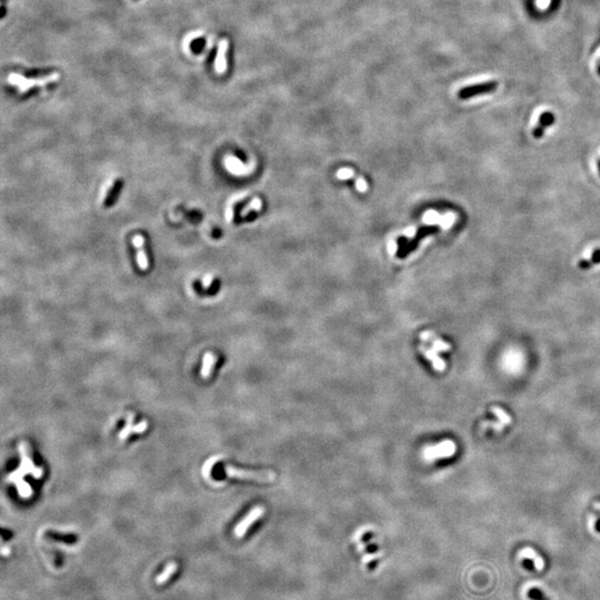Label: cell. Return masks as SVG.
Returning a JSON list of instances; mask_svg holds the SVG:
<instances>
[{
	"label": "cell",
	"instance_id": "cell-1",
	"mask_svg": "<svg viewBox=\"0 0 600 600\" xmlns=\"http://www.w3.org/2000/svg\"><path fill=\"white\" fill-rule=\"evenodd\" d=\"M225 473L227 477L229 478H237V479H246V480H255V482L260 483H274L277 475L273 470H246L237 468L235 466L226 465Z\"/></svg>",
	"mask_w": 600,
	"mask_h": 600
},
{
	"label": "cell",
	"instance_id": "cell-2",
	"mask_svg": "<svg viewBox=\"0 0 600 600\" xmlns=\"http://www.w3.org/2000/svg\"><path fill=\"white\" fill-rule=\"evenodd\" d=\"M457 451V445L455 441L446 439L440 441L439 444L430 445L423 448V458L427 461H433L442 458H450L455 456Z\"/></svg>",
	"mask_w": 600,
	"mask_h": 600
},
{
	"label": "cell",
	"instance_id": "cell-3",
	"mask_svg": "<svg viewBox=\"0 0 600 600\" xmlns=\"http://www.w3.org/2000/svg\"><path fill=\"white\" fill-rule=\"evenodd\" d=\"M264 513H265V508L263 506H255L254 508H252L251 510L244 517V519L237 523L235 529H233V533H235L236 538L240 539V538L244 537L246 535V532L248 531L249 528L254 525V522L259 520V519L264 516Z\"/></svg>",
	"mask_w": 600,
	"mask_h": 600
},
{
	"label": "cell",
	"instance_id": "cell-4",
	"mask_svg": "<svg viewBox=\"0 0 600 600\" xmlns=\"http://www.w3.org/2000/svg\"><path fill=\"white\" fill-rule=\"evenodd\" d=\"M497 87H498L497 82H489V83H484V84L467 86V87L459 90L458 97L460 99H469L475 96H478V95L494 93L495 90L497 89Z\"/></svg>",
	"mask_w": 600,
	"mask_h": 600
},
{
	"label": "cell",
	"instance_id": "cell-5",
	"mask_svg": "<svg viewBox=\"0 0 600 600\" xmlns=\"http://www.w3.org/2000/svg\"><path fill=\"white\" fill-rule=\"evenodd\" d=\"M438 230H439V228H438L437 226L425 227V228H422V229H420V230L418 231V236L415 238V239H413L412 242H408V241H404L403 239H401L402 241H401V247H400V248H399V257H401V258H402V257L408 255L409 252H410L417 246V241H419V240L421 239V238L426 237L428 235H431V233L438 232Z\"/></svg>",
	"mask_w": 600,
	"mask_h": 600
},
{
	"label": "cell",
	"instance_id": "cell-6",
	"mask_svg": "<svg viewBox=\"0 0 600 600\" xmlns=\"http://www.w3.org/2000/svg\"><path fill=\"white\" fill-rule=\"evenodd\" d=\"M133 419H135V415H133V413H128L127 423L125 427L122 428V430L119 432V439L120 440H126L131 433H142L147 430L148 422L144 420L138 423V425H133Z\"/></svg>",
	"mask_w": 600,
	"mask_h": 600
},
{
	"label": "cell",
	"instance_id": "cell-7",
	"mask_svg": "<svg viewBox=\"0 0 600 600\" xmlns=\"http://www.w3.org/2000/svg\"><path fill=\"white\" fill-rule=\"evenodd\" d=\"M132 245L137 248V263L141 270H147L149 267L148 256L146 254V241L144 236L136 235L132 238Z\"/></svg>",
	"mask_w": 600,
	"mask_h": 600
},
{
	"label": "cell",
	"instance_id": "cell-8",
	"mask_svg": "<svg viewBox=\"0 0 600 600\" xmlns=\"http://www.w3.org/2000/svg\"><path fill=\"white\" fill-rule=\"evenodd\" d=\"M419 350H420L421 354L425 356V358L428 359L432 365V368L435 369L438 373H442V371H445L447 368V364L444 359H441L439 355H438V351L435 349H430L426 347L425 345H421L419 347Z\"/></svg>",
	"mask_w": 600,
	"mask_h": 600
},
{
	"label": "cell",
	"instance_id": "cell-9",
	"mask_svg": "<svg viewBox=\"0 0 600 600\" xmlns=\"http://www.w3.org/2000/svg\"><path fill=\"white\" fill-rule=\"evenodd\" d=\"M420 338L423 341H429L432 346V348L437 350L438 352H446L451 349L450 344H448V342H446L444 340H441L439 337L436 336L435 333L431 331L421 332Z\"/></svg>",
	"mask_w": 600,
	"mask_h": 600
},
{
	"label": "cell",
	"instance_id": "cell-10",
	"mask_svg": "<svg viewBox=\"0 0 600 600\" xmlns=\"http://www.w3.org/2000/svg\"><path fill=\"white\" fill-rule=\"evenodd\" d=\"M217 363V356L211 351H208L202 357V365L201 370H200V376L202 379H208L211 376L212 369Z\"/></svg>",
	"mask_w": 600,
	"mask_h": 600
},
{
	"label": "cell",
	"instance_id": "cell-11",
	"mask_svg": "<svg viewBox=\"0 0 600 600\" xmlns=\"http://www.w3.org/2000/svg\"><path fill=\"white\" fill-rule=\"evenodd\" d=\"M177 569H178L177 564L174 563V561H171V563H168V564L166 565L165 569L163 570V573L157 576L156 579H155V583L157 585L160 586V585L166 584L167 582H169L170 578L173 577V575L176 573V571H177Z\"/></svg>",
	"mask_w": 600,
	"mask_h": 600
},
{
	"label": "cell",
	"instance_id": "cell-12",
	"mask_svg": "<svg viewBox=\"0 0 600 600\" xmlns=\"http://www.w3.org/2000/svg\"><path fill=\"white\" fill-rule=\"evenodd\" d=\"M519 556H520L521 558L530 559L532 561V563H533V565H535L537 570H542V569H544V567H545L544 559H542L541 557L539 555H538L537 552L535 550H533V549H531V548L522 549L520 551V554H519Z\"/></svg>",
	"mask_w": 600,
	"mask_h": 600
},
{
	"label": "cell",
	"instance_id": "cell-13",
	"mask_svg": "<svg viewBox=\"0 0 600 600\" xmlns=\"http://www.w3.org/2000/svg\"><path fill=\"white\" fill-rule=\"evenodd\" d=\"M226 166L227 168L229 169V171L231 173L236 174V175H244L248 173V169L246 168V167L242 165L239 160L237 158H233V157H228L226 160Z\"/></svg>",
	"mask_w": 600,
	"mask_h": 600
},
{
	"label": "cell",
	"instance_id": "cell-14",
	"mask_svg": "<svg viewBox=\"0 0 600 600\" xmlns=\"http://www.w3.org/2000/svg\"><path fill=\"white\" fill-rule=\"evenodd\" d=\"M227 46H228V44H227L226 40L221 41L220 49H219V52H218L219 55L217 57V65H216L217 70L219 71V73H221V71H223V70H225V68H226L225 54H226V50H227Z\"/></svg>",
	"mask_w": 600,
	"mask_h": 600
},
{
	"label": "cell",
	"instance_id": "cell-15",
	"mask_svg": "<svg viewBox=\"0 0 600 600\" xmlns=\"http://www.w3.org/2000/svg\"><path fill=\"white\" fill-rule=\"evenodd\" d=\"M490 410H492L494 415L498 418V420L501 423H503V425H510L511 423V421H512L511 416L504 411L503 409H501L500 407L494 406V407H492Z\"/></svg>",
	"mask_w": 600,
	"mask_h": 600
},
{
	"label": "cell",
	"instance_id": "cell-16",
	"mask_svg": "<svg viewBox=\"0 0 600 600\" xmlns=\"http://www.w3.org/2000/svg\"><path fill=\"white\" fill-rule=\"evenodd\" d=\"M555 120H556V118H555L554 113L550 112V111H546V112H542L541 115H540L539 121H538V125L541 126V127H544L545 129H546V128H548V127L554 125Z\"/></svg>",
	"mask_w": 600,
	"mask_h": 600
},
{
	"label": "cell",
	"instance_id": "cell-17",
	"mask_svg": "<svg viewBox=\"0 0 600 600\" xmlns=\"http://www.w3.org/2000/svg\"><path fill=\"white\" fill-rule=\"evenodd\" d=\"M260 208H261V201H260V199H257V198H256V199L252 200V201L250 202V204H249L248 207H246V208L242 209V211H241V216H242V217L248 216L249 213H250L252 210H259Z\"/></svg>",
	"mask_w": 600,
	"mask_h": 600
},
{
	"label": "cell",
	"instance_id": "cell-18",
	"mask_svg": "<svg viewBox=\"0 0 600 600\" xmlns=\"http://www.w3.org/2000/svg\"><path fill=\"white\" fill-rule=\"evenodd\" d=\"M483 427H490L493 428L495 431H502L503 429V423H501L500 421L498 422H494V421H485L483 422Z\"/></svg>",
	"mask_w": 600,
	"mask_h": 600
},
{
	"label": "cell",
	"instance_id": "cell-19",
	"mask_svg": "<svg viewBox=\"0 0 600 600\" xmlns=\"http://www.w3.org/2000/svg\"><path fill=\"white\" fill-rule=\"evenodd\" d=\"M354 175V171L349 168H342L337 173V177H339L340 179H348L350 178L351 176Z\"/></svg>",
	"mask_w": 600,
	"mask_h": 600
},
{
	"label": "cell",
	"instance_id": "cell-20",
	"mask_svg": "<svg viewBox=\"0 0 600 600\" xmlns=\"http://www.w3.org/2000/svg\"><path fill=\"white\" fill-rule=\"evenodd\" d=\"M545 130H546V129H545L544 127H541V126L538 125V126L535 128V129L532 130V136H533V138H536V139H540V138L544 137V135H545Z\"/></svg>",
	"mask_w": 600,
	"mask_h": 600
},
{
	"label": "cell",
	"instance_id": "cell-21",
	"mask_svg": "<svg viewBox=\"0 0 600 600\" xmlns=\"http://www.w3.org/2000/svg\"><path fill=\"white\" fill-rule=\"evenodd\" d=\"M593 261L592 260H587V259H580L578 261V267L582 270H588L593 267Z\"/></svg>",
	"mask_w": 600,
	"mask_h": 600
},
{
	"label": "cell",
	"instance_id": "cell-22",
	"mask_svg": "<svg viewBox=\"0 0 600 600\" xmlns=\"http://www.w3.org/2000/svg\"><path fill=\"white\" fill-rule=\"evenodd\" d=\"M592 261L594 265L600 264V248H596L594 250L593 255H592Z\"/></svg>",
	"mask_w": 600,
	"mask_h": 600
},
{
	"label": "cell",
	"instance_id": "cell-23",
	"mask_svg": "<svg viewBox=\"0 0 600 600\" xmlns=\"http://www.w3.org/2000/svg\"><path fill=\"white\" fill-rule=\"evenodd\" d=\"M357 188H358L359 192H366L367 190V183L363 179H358L357 180Z\"/></svg>",
	"mask_w": 600,
	"mask_h": 600
},
{
	"label": "cell",
	"instance_id": "cell-24",
	"mask_svg": "<svg viewBox=\"0 0 600 600\" xmlns=\"http://www.w3.org/2000/svg\"><path fill=\"white\" fill-rule=\"evenodd\" d=\"M530 597H531V598H533V599L544 600V598L541 597V595H540V594H538L537 592H535V590H533V592H531V593H530Z\"/></svg>",
	"mask_w": 600,
	"mask_h": 600
},
{
	"label": "cell",
	"instance_id": "cell-25",
	"mask_svg": "<svg viewBox=\"0 0 600 600\" xmlns=\"http://www.w3.org/2000/svg\"><path fill=\"white\" fill-rule=\"evenodd\" d=\"M10 554V548H7V547H2V556H8Z\"/></svg>",
	"mask_w": 600,
	"mask_h": 600
},
{
	"label": "cell",
	"instance_id": "cell-26",
	"mask_svg": "<svg viewBox=\"0 0 600 600\" xmlns=\"http://www.w3.org/2000/svg\"><path fill=\"white\" fill-rule=\"evenodd\" d=\"M597 164H598V169H599V175H600V158L597 160Z\"/></svg>",
	"mask_w": 600,
	"mask_h": 600
},
{
	"label": "cell",
	"instance_id": "cell-27",
	"mask_svg": "<svg viewBox=\"0 0 600 600\" xmlns=\"http://www.w3.org/2000/svg\"><path fill=\"white\" fill-rule=\"evenodd\" d=\"M135 1H137V0H135Z\"/></svg>",
	"mask_w": 600,
	"mask_h": 600
}]
</instances>
